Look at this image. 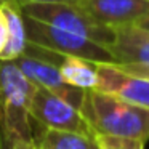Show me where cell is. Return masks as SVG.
Listing matches in <instances>:
<instances>
[{"mask_svg":"<svg viewBox=\"0 0 149 149\" xmlns=\"http://www.w3.org/2000/svg\"><path fill=\"white\" fill-rule=\"evenodd\" d=\"M36 90L15 61H0V149H34L31 103Z\"/></svg>","mask_w":149,"mask_h":149,"instance_id":"obj_1","label":"cell"},{"mask_svg":"<svg viewBox=\"0 0 149 149\" xmlns=\"http://www.w3.org/2000/svg\"><path fill=\"white\" fill-rule=\"evenodd\" d=\"M80 114L95 135L120 136L146 143L149 109L98 90H85Z\"/></svg>","mask_w":149,"mask_h":149,"instance_id":"obj_2","label":"cell"},{"mask_svg":"<svg viewBox=\"0 0 149 149\" xmlns=\"http://www.w3.org/2000/svg\"><path fill=\"white\" fill-rule=\"evenodd\" d=\"M19 10L24 16L77 34L107 50L116 40V31L98 23L79 3H27Z\"/></svg>","mask_w":149,"mask_h":149,"instance_id":"obj_3","label":"cell"},{"mask_svg":"<svg viewBox=\"0 0 149 149\" xmlns=\"http://www.w3.org/2000/svg\"><path fill=\"white\" fill-rule=\"evenodd\" d=\"M23 18L27 42L32 45L63 56H75V58H82L91 63L114 64V58L106 47L98 45L85 37L63 31L52 24L32 19L24 15Z\"/></svg>","mask_w":149,"mask_h":149,"instance_id":"obj_4","label":"cell"},{"mask_svg":"<svg viewBox=\"0 0 149 149\" xmlns=\"http://www.w3.org/2000/svg\"><path fill=\"white\" fill-rule=\"evenodd\" d=\"M31 119H32V123L45 127V128L72 132L95 138L93 130L90 128L80 111L66 103L64 100L39 87L31 103Z\"/></svg>","mask_w":149,"mask_h":149,"instance_id":"obj_5","label":"cell"},{"mask_svg":"<svg viewBox=\"0 0 149 149\" xmlns=\"http://www.w3.org/2000/svg\"><path fill=\"white\" fill-rule=\"evenodd\" d=\"M15 64L36 87L50 91L52 95L64 100L66 103H69L71 106L80 111L85 90H80V88H75L72 85L66 84L64 79L59 74V69L55 64L27 55H23L18 59H15Z\"/></svg>","mask_w":149,"mask_h":149,"instance_id":"obj_6","label":"cell"},{"mask_svg":"<svg viewBox=\"0 0 149 149\" xmlns=\"http://www.w3.org/2000/svg\"><path fill=\"white\" fill-rule=\"evenodd\" d=\"M98 82L95 90L119 96L149 109V79L127 74L116 64L96 63Z\"/></svg>","mask_w":149,"mask_h":149,"instance_id":"obj_7","label":"cell"},{"mask_svg":"<svg viewBox=\"0 0 149 149\" xmlns=\"http://www.w3.org/2000/svg\"><path fill=\"white\" fill-rule=\"evenodd\" d=\"M77 3L98 23L114 31L135 24L149 11V0H80Z\"/></svg>","mask_w":149,"mask_h":149,"instance_id":"obj_8","label":"cell"},{"mask_svg":"<svg viewBox=\"0 0 149 149\" xmlns=\"http://www.w3.org/2000/svg\"><path fill=\"white\" fill-rule=\"evenodd\" d=\"M114 64L149 66V31L130 24L116 29V40L109 47Z\"/></svg>","mask_w":149,"mask_h":149,"instance_id":"obj_9","label":"cell"},{"mask_svg":"<svg viewBox=\"0 0 149 149\" xmlns=\"http://www.w3.org/2000/svg\"><path fill=\"white\" fill-rule=\"evenodd\" d=\"M34 149H100L93 136L52 130L32 123Z\"/></svg>","mask_w":149,"mask_h":149,"instance_id":"obj_10","label":"cell"},{"mask_svg":"<svg viewBox=\"0 0 149 149\" xmlns=\"http://www.w3.org/2000/svg\"><path fill=\"white\" fill-rule=\"evenodd\" d=\"M59 74L66 84L80 90H95L98 82L96 63L75 56H63L58 64Z\"/></svg>","mask_w":149,"mask_h":149,"instance_id":"obj_11","label":"cell"},{"mask_svg":"<svg viewBox=\"0 0 149 149\" xmlns=\"http://www.w3.org/2000/svg\"><path fill=\"white\" fill-rule=\"evenodd\" d=\"M0 10L3 11L8 24V42L2 56H0V61H15L24 55L27 47L24 18L19 7H3Z\"/></svg>","mask_w":149,"mask_h":149,"instance_id":"obj_12","label":"cell"},{"mask_svg":"<svg viewBox=\"0 0 149 149\" xmlns=\"http://www.w3.org/2000/svg\"><path fill=\"white\" fill-rule=\"evenodd\" d=\"M100 149H144V143L138 139L120 138V136L95 135Z\"/></svg>","mask_w":149,"mask_h":149,"instance_id":"obj_13","label":"cell"},{"mask_svg":"<svg viewBox=\"0 0 149 149\" xmlns=\"http://www.w3.org/2000/svg\"><path fill=\"white\" fill-rule=\"evenodd\" d=\"M116 66L119 69H122L123 72H127V74L149 79V66H144V64H116Z\"/></svg>","mask_w":149,"mask_h":149,"instance_id":"obj_14","label":"cell"},{"mask_svg":"<svg viewBox=\"0 0 149 149\" xmlns=\"http://www.w3.org/2000/svg\"><path fill=\"white\" fill-rule=\"evenodd\" d=\"M7 42H8V24L3 11L0 10V56H2L5 47H7Z\"/></svg>","mask_w":149,"mask_h":149,"instance_id":"obj_15","label":"cell"},{"mask_svg":"<svg viewBox=\"0 0 149 149\" xmlns=\"http://www.w3.org/2000/svg\"><path fill=\"white\" fill-rule=\"evenodd\" d=\"M80 0H16L19 5H27V3H77Z\"/></svg>","mask_w":149,"mask_h":149,"instance_id":"obj_16","label":"cell"},{"mask_svg":"<svg viewBox=\"0 0 149 149\" xmlns=\"http://www.w3.org/2000/svg\"><path fill=\"white\" fill-rule=\"evenodd\" d=\"M135 26L141 27V29H144V31H149V11H148V13H146L139 21H136Z\"/></svg>","mask_w":149,"mask_h":149,"instance_id":"obj_17","label":"cell"},{"mask_svg":"<svg viewBox=\"0 0 149 149\" xmlns=\"http://www.w3.org/2000/svg\"><path fill=\"white\" fill-rule=\"evenodd\" d=\"M3 7H19L16 3V0H0V8Z\"/></svg>","mask_w":149,"mask_h":149,"instance_id":"obj_18","label":"cell"}]
</instances>
